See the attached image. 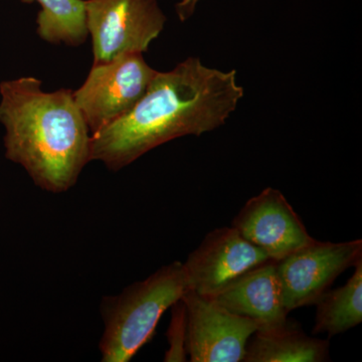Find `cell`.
<instances>
[{
	"mask_svg": "<svg viewBox=\"0 0 362 362\" xmlns=\"http://www.w3.org/2000/svg\"><path fill=\"white\" fill-rule=\"evenodd\" d=\"M273 259L235 228L225 226L207 233L182 265L187 290L211 298L247 272Z\"/></svg>",
	"mask_w": 362,
	"mask_h": 362,
	"instance_id": "8",
	"label": "cell"
},
{
	"mask_svg": "<svg viewBox=\"0 0 362 362\" xmlns=\"http://www.w3.org/2000/svg\"><path fill=\"white\" fill-rule=\"evenodd\" d=\"M23 4L37 2V33L52 45L78 47L85 44L88 33L85 0H21Z\"/></svg>",
	"mask_w": 362,
	"mask_h": 362,
	"instance_id": "13",
	"label": "cell"
},
{
	"mask_svg": "<svg viewBox=\"0 0 362 362\" xmlns=\"http://www.w3.org/2000/svg\"><path fill=\"white\" fill-rule=\"evenodd\" d=\"M209 299L226 310L252 319L258 330L278 327L288 320L275 261L247 272Z\"/></svg>",
	"mask_w": 362,
	"mask_h": 362,
	"instance_id": "10",
	"label": "cell"
},
{
	"mask_svg": "<svg viewBox=\"0 0 362 362\" xmlns=\"http://www.w3.org/2000/svg\"><path fill=\"white\" fill-rule=\"evenodd\" d=\"M244 94L235 70L209 68L199 58H187L173 70L157 71L128 113L92 135L90 160L118 171L164 143L216 130Z\"/></svg>",
	"mask_w": 362,
	"mask_h": 362,
	"instance_id": "1",
	"label": "cell"
},
{
	"mask_svg": "<svg viewBox=\"0 0 362 362\" xmlns=\"http://www.w3.org/2000/svg\"><path fill=\"white\" fill-rule=\"evenodd\" d=\"M157 71L142 52H127L108 63L93 65L74 99L84 116L90 135L125 115L141 99Z\"/></svg>",
	"mask_w": 362,
	"mask_h": 362,
	"instance_id": "5",
	"label": "cell"
},
{
	"mask_svg": "<svg viewBox=\"0 0 362 362\" xmlns=\"http://www.w3.org/2000/svg\"><path fill=\"white\" fill-rule=\"evenodd\" d=\"M354 273L346 284L324 293L316 302L313 334H341L362 321V258L356 262Z\"/></svg>",
	"mask_w": 362,
	"mask_h": 362,
	"instance_id": "12",
	"label": "cell"
},
{
	"mask_svg": "<svg viewBox=\"0 0 362 362\" xmlns=\"http://www.w3.org/2000/svg\"><path fill=\"white\" fill-rule=\"evenodd\" d=\"M171 310L173 315L168 331L169 349L164 356V361H187V319L182 299L173 304Z\"/></svg>",
	"mask_w": 362,
	"mask_h": 362,
	"instance_id": "14",
	"label": "cell"
},
{
	"mask_svg": "<svg viewBox=\"0 0 362 362\" xmlns=\"http://www.w3.org/2000/svg\"><path fill=\"white\" fill-rule=\"evenodd\" d=\"M329 361L328 340L309 337L297 324L287 322L257 330L245 349L244 362H322Z\"/></svg>",
	"mask_w": 362,
	"mask_h": 362,
	"instance_id": "11",
	"label": "cell"
},
{
	"mask_svg": "<svg viewBox=\"0 0 362 362\" xmlns=\"http://www.w3.org/2000/svg\"><path fill=\"white\" fill-rule=\"evenodd\" d=\"M362 258V240L309 244L276 262L286 310L314 305L338 276Z\"/></svg>",
	"mask_w": 362,
	"mask_h": 362,
	"instance_id": "6",
	"label": "cell"
},
{
	"mask_svg": "<svg viewBox=\"0 0 362 362\" xmlns=\"http://www.w3.org/2000/svg\"><path fill=\"white\" fill-rule=\"evenodd\" d=\"M187 290L182 263L175 261L120 294L104 297V331L99 343L102 361H130L151 340L161 317Z\"/></svg>",
	"mask_w": 362,
	"mask_h": 362,
	"instance_id": "3",
	"label": "cell"
},
{
	"mask_svg": "<svg viewBox=\"0 0 362 362\" xmlns=\"http://www.w3.org/2000/svg\"><path fill=\"white\" fill-rule=\"evenodd\" d=\"M94 65L127 52H144L163 30L166 16L157 0H85Z\"/></svg>",
	"mask_w": 362,
	"mask_h": 362,
	"instance_id": "4",
	"label": "cell"
},
{
	"mask_svg": "<svg viewBox=\"0 0 362 362\" xmlns=\"http://www.w3.org/2000/svg\"><path fill=\"white\" fill-rule=\"evenodd\" d=\"M187 319V351L192 362H240L258 325L209 298L187 290L181 297Z\"/></svg>",
	"mask_w": 362,
	"mask_h": 362,
	"instance_id": "7",
	"label": "cell"
},
{
	"mask_svg": "<svg viewBox=\"0 0 362 362\" xmlns=\"http://www.w3.org/2000/svg\"><path fill=\"white\" fill-rule=\"evenodd\" d=\"M233 228L275 262L314 240L282 192L272 187L246 202Z\"/></svg>",
	"mask_w": 362,
	"mask_h": 362,
	"instance_id": "9",
	"label": "cell"
},
{
	"mask_svg": "<svg viewBox=\"0 0 362 362\" xmlns=\"http://www.w3.org/2000/svg\"><path fill=\"white\" fill-rule=\"evenodd\" d=\"M201 0H180L175 6L176 13L181 21L189 20Z\"/></svg>",
	"mask_w": 362,
	"mask_h": 362,
	"instance_id": "15",
	"label": "cell"
},
{
	"mask_svg": "<svg viewBox=\"0 0 362 362\" xmlns=\"http://www.w3.org/2000/svg\"><path fill=\"white\" fill-rule=\"evenodd\" d=\"M0 95L6 158L45 192H68L92 161V135L74 90L45 92L39 78L23 77L2 82Z\"/></svg>",
	"mask_w": 362,
	"mask_h": 362,
	"instance_id": "2",
	"label": "cell"
}]
</instances>
